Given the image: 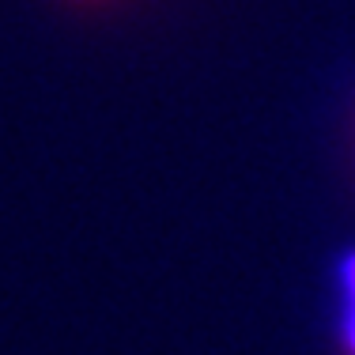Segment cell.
Masks as SVG:
<instances>
[{
    "mask_svg": "<svg viewBox=\"0 0 355 355\" xmlns=\"http://www.w3.org/2000/svg\"><path fill=\"white\" fill-rule=\"evenodd\" d=\"M336 280H340V291H344V344L355 355V250L340 257Z\"/></svg>",
    "mask_w": 355,
    "mask_h": 355,
    "instance_id": "obj_1",
    "label": "cell"
}]
</instances>
